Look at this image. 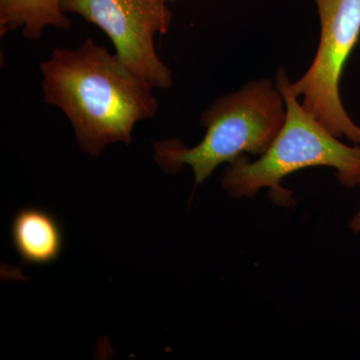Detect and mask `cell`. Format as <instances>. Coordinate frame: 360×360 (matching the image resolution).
<instances>
[{"label":"cell","mask_w":360,"mask_h":360,"mask_svg":"<svg viewBox=\"0 0 360 360\" xmlns=\"http://www.w3.org/2000/svg\"><path fill=\"white\" fill-rule=\"evenodd\" d=\"M277 89L285 103V120L281 131L259 160L250 163L241 155L225 169L222 186L234 198H250L262 188H269L278 205H286L291 193L281 181L297 170L330 167L347 187L360 184V148L338 141L321 123L307 112L291 91L288 77H277Z\"/></svg>","instance_id":"7a4b0ae2"},{"label":"cell","mask_w":360,"mask_h":360,"mask_svg":"<svg viewBox=\"0 0 360 360\" xmlns=\"http://www.w3.org/2000/svg\"><path fill=\"white\" fill-rule=\"evenodd\" d=\"M283 103V94L270 82L248 84L203 113L206 134L198 146L187 148L176 139L156 142L155 160L167 172L189 165L196 184H202L221 163L233 162L245 153L264 155L285 120Z\"/></svg>","instance_id":"3957f363"},{"label":"cell","mask_w":360,"mask_h":360,"mask_svg":"<svg viewBox=\"0 0 360 360\" xmlns=\"http://www.w3.org/2000/svg\"><path fill=\"white\" fill-rule=\"evenodd\" d=\"M11 236L23 264H51L60 257L65 245L58 219L37 207L22 208L14 215Z\"/></svg>","instance_id":"8992f818"},{"label":"cell","mask_w":360,"mask_h":360,"mask_svg":"<svg viewBox=\"0 0 360 360\" xmlns=\"http://www.w3.org/2000/svg\"><path fill=\"white\" fill-rule=\"evenodd\" d=\"M165 0H61L65 13L98 26L115 45V56L151 87L168 89L172 73L156 53L155 37L169 30Z\"/></svg>","instance_id":"5b68a950"},{"label":"cell","mask_w":360,"mask_h":360,"mask_svg":"<svg viewBox=\"0 0 360 360\" xmlns=\"http://www.w3.org/2000/svg\"><path fill=\"white\" fill-rule=\"evenodd\" d=\"M321 42L309 70L290 84L302 108L335 137L360 143V127L347 115L340 96L343 68L360 37V0H315Z\"/></svg>","instance_id":"277c9868"},{"label":"cell","mask_w":360,"mask_h":360,"mask_svg":"<svg viewBox=\"0 0 360 360\" xmlns=\"http://www.w3.org/2000/svg\"><path fill=\"white\" fill-rule=\"evenodd\" d=\"M40 70L44 103L65 113L90 155L110 143L129 144L136 123L158 112L153 87L92 39L54 49Z\"/></svg>","instance_id":"6da1fadb"},{"label":"cell","mask_w":360,"mask_h":360,"mask_svg":"<svg viewBox=\"0 0 360 360\" xmlns=\"http://www.w3.org/2000/svg\"><path fill=\"white\" fill-rule=\"evenodd\" d=\"M165 1H167V0H165Z\"/></svg>","instance_id":"9c48e42d"},{"label":"cell","mask_w":360,"mask_h":360,"mask_svg":"<svg viewBox=\"0 0 360 360\" xmlns=\"http://www.w3.org/2000/svg\"><path fill=\"white\" fill-rule=\"evenodd\" d=\"M61 0H0V34L22 30L27 39H39L47 26L68 30L70 20L61 9Z\"/></svg>","instance_id":"52a82bcc"},{"label":"cell","mask_w":360,"mask_h":360,"mask_svg":"<svg viewBox=\"0 0 360 360\" xmlns=\"http://www.w3.org/2000/svg\"><path fill=\"white\" fill-rule=\"evenodd\" d=\"M349 225L352 231L355 232L360 231V210L359 212H357V214L355 215L354 219L352 220Z\"/></svg>","instance_id":"ba28073f"}]
</instances>
